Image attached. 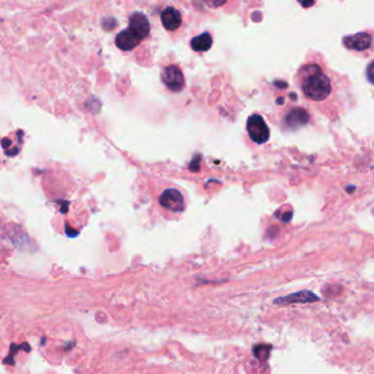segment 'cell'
Returning <instances> with one entry per match:
<instances>
[{"label": "cell", "mask_w": 374, "mask_h": 374, "mask_svg": "<svg viewBox=\"0 0 374 374\" xmlns=\"http://www.w3.org/2000/svg\"><path fill=\"white\" fill-rule=\"evenodd\" d=\"M304 78L302 87L306 97L315 101H322L328 98L331 93V84L317 65L304 67Z\"/></svg>", "instance_id": "obj_1"}, {"label": "cell", "mask_w": 374, "mask_h": 374, "mask_svg": "<svg viewBox=\"0 0 374 374\" xmlns=\"http://www.w3.org/2000/svg\"><path fill=\"white\" fill-rule=\"evenodd\" d=\"M247 132L250 139L257 144H264L270 137V131L265 120L258 114H253L248 119Z\"/></svg>", "instance_id": "obj_2"}, {"label": "cell", "mask_w": 374, "mask_h": 374, "mask_svg": "<svg viewBox=\"0 0 374 374\" xmlns=\"http://www.w3.org/2000/svg\"><path fill=\"white\" fill-rule=\"evenodd\" d=\"M159 204L171 212H181L185 209V201L176 189H167L159 196Z\"/></svg>", "instance_id": "obj_3"}, {"label": "cell", "mask_w": 374, "mask_h": 374, "mask_svg": "<svg viewBox=\"0 0 374 374\" xmlns=\"http://www.w3.org/2000/svg\"><path fill=\"white\" fill-rule=\"evenodd\" d=\"M164 84L171 91H180L185 86V78L179 67L171 65L166 67L162 74Z\"/></svg>", "instance_id": "obj_4"}, {"label": "cell", "mask_w": 374, "mask_h": 374, "mask_svg": "<svg viewBox=\"0 0 374 374\" xmlns=\"http://www.w3.org/2000/svg\"><path fill=\"white\" fill-rule=\"evenodd\" d=\"M320 301L315 293L311 291H300L292 293L290 296L278 298L274 300L277 305H290V304H302V303H313V302Z\"/></svg>", "instance_id": "obj_5"}, {"label": "cell", "mask_w": 374, "mask_h": 374, "mask_svg": "<svg viewBox=\"0 0 374 374\" xmlns=\"http://www.w3.org/2000/svg\"><path fill=\"white\" fill-rule=\"evenodd\" d=\"M129 29L141 41L145 38L150 32V25L146 15L141 12L133 13L129 20Z\"/></svg>", "instance_id": "obj_6"}, {"label": "cell", "mask_w": 374, "mask_h": 374, "mask_svg": "<svg viewBox=\"0 0 374 374\" xmlns=\"http://www.w3.org/2000/svg\"><path fill=\"white\" fill-rule=\"evenodd\" d=\"M344 45L349 50L364 51L368 50L372 45V36L365 32H360L353 35H348L343 38Z\"/></svg>", "instance_id": "obj_7"}, {"label": "cell", "mask_w": 374, "mask_h": 374, "mask_svg": "<svg viewBox=\"0 0 374 374\" xmlns=\"http://www.w3.org/2000/svg\"><path fill=\"white\" fill-rule=\"evenodd\" d=\"M141 42V40L135 35L130 29L123 30L115 37V44L122 51H132Z\"/></svg>", "instance_id": "obj_8"}, {"label": "cell", "mask_w": 374, "mask_h": 374, "mask_svg": "<svg viewBox=\"0 0 374 374\" xmlns=\"http://www.w3.org/2000/svg\"><path fill=\"white\" fill-rule=\"evenodd\" d=\"M162 23L166 30L174 31L181 26V14L173 7H167L161 14Z\"/></svg>", "instance_id": "obj_9"}, {"label": "cell", "mask_w": 374, "mask_h": 374, "mask_svg": "<svg viewBox=\"0 0 374 374\" xmlns=\"http://www.w3.org/2000/svg\"><path fill=\"white\" fill-rule=\"evenodd\" d=\"M309 120L308 113L304 109L301 108H296L292 109L290 112L288 113V115L285 116L284 119V123L285 125L289 127V129H298L300 126L305 125Z\"/></svg>", "instance_id": "obj_10"}, {"label": "cell", "mask_w": 374, "mask_h": 374, "mask_svg": "<svg viewBox=\"0 0 374 374\" xmlns=\"http://www.w3.org/2000/svg\"><path fill=\"white\" fill-rule=\"evenodd\" d=\"M212 44H213V38L209 33H203L193 37L192 41H191V47H192L195 52L209 51Z\"/></svg>", "instance_id": "obj_11"}, {"label": "cell", "mask_w": 374, "mask_h": 374, "mask_svg": "<svg viewBox=\"0 0 374 374\" xmlns=\"http://www.w3.org/2000/svg\"><path fill=\"white\" fill-rule=\"evenodd\" d=\"M271 349H272V347L270 345H259L253 348V353L259 361L265 362L269 358Z\"/></svg>", "instance_id": "obj_12"}, {"label": "cell", "mask_w": 374, "mask_h": 374, "mask_svg": "<svg viewBox=\"0 0 374 374\" xmlns=\"http://www.w3.org/2000/svg\"><path fill=\"white\" fill-rule=\"evenodd\" d=\"M367 77L369 79V82L374 84V62H372L370 65L368 66L367 69Z\"/></svg>", "instance_id": "obj_13"}, {"label": "cell", "mask_w": 374, "mask_h": 374, "mask_svg": "<svg viewBox=\"0 0 374 374\" xmlns=\"http://www.w3.org/2000/svg\"><path fill=\"white\" fill-rule=\"evenodd\" d=\"M291 219H292V213L289 212L288 214H284V216L282 218V221H284V222H290Z\"/></svg>", "instance_id": "obj_14"}, {"label": "cell", "mask_w": 374, "mask_h": 374, "mask_svg": "<svg viewBox=\"0 0 374 374\" xmlns=\"http://www.w3.org/2000/svg\"><path fill=\"white\" fill-rule=\"evenodd\" d=\"M301 5L304 6V7H308V6L314 5V3H301Z\"/></svg>", "instance_id": "obj_15"}]
</instances>
